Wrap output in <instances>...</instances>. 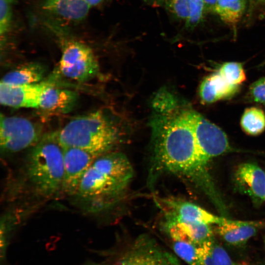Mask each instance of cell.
I'll return each mask as SVG.
<instances>
[{"label":"cell","mask_w":265,"mask_h":265,"mask_svg":"<svg viewBox=\"0 0 265 265\" xmlns=\"http://www.w3.org/2000/svg\"><path fill=\"white\" fill-rule=\"evenodd\" d=\"M154 164L194 184L211 200L222 215L227 207L216 188L196 143L189 110L157 116L152 122Z\"/></svg>","instance_id":"1"},{"label":"cell","mask_w":265,"mask_h":265,"mask_svg":"<svg viewBox=\"0 0 265 265\" xmlns=\"http://www.w3.org/2000/svg\"><path fill=\"white\" fill-rule=\"evenodd\" d=\"M25 174L37 195L50 198L61 192L64 176V149L55 133L45 134L28 154Z\"/></svg>","instance_id":"2"},{"label":"cell","mask_w":265,"mask_h":265,"mask_svg":"<svg viewBox=\"0 0 265 265\" xmlns=\"http://www.w3.org/2000/svg\"><path fill=\"white\" fill-rule=\"evenodd\" d=\"M55 133L63 148H80L96 157L111 152L118 139L114 126L99 111L76 117Z\"/></svg>","instance_id":"3"},{"label":"cell","mask_w":265,"mask_h":265,"mask_svg":"<svg viewBox=\"0 0 265 265\" xmlns=\"http://www.w3.org/2000/svg\"><path fill=\"white\" fill-rule=\"evenodd\" d=\"M96 159L85 173L74 195L83 209L92 213L113 205L128 184L114 176Z\"/></svg>","instance_id":"4"},{"label":"cell","mask_w":265,"mask_h":265,"mask_svg":"<svg viewBox=\"0 0 265 265\" xmlns=\"http://www.w3.org/2000/svg\"><path fill=\"white\" fill-rule=\"evenodd\" d=\"M43 136L39 128L28 119L1 114L0 146L1 153L11 154L32 147Z\"/></svg>","instance_id":"5"},{"label":"cell","mask_w":265,"mask_h":265,"mask_svg":"<svg viewBox=\"0 0 265 265\" xmlns=\"http://www.w3.org/2000/svg\"><path fill=\"white\" fill-rule=\"evenodd\" d=\"M59 70L68 79L84 82L96 76L99 66L89 46L80 41L71 40L63 45Z\"/></svg>","instance_id":"6"},{"label":"cell","mask_w":265,"mask_h":265,"mask_svg":"<svg viewBox=\"0 0 265 265\" xmlns=\"http://www.w3.org/2000/svg\"><path fill=\"white\" fill-rule=\"evenodd\" d=\"M189 117L198 147L206 161L235 151L225 133L217 126L192 110H189Z\"/></svg>","instance_id":"7"},{"label":"cell","mask_w":265,"mask_h":265,"mask_svg":"<svg viewBox=\"0 0 265 265\" xmlns=\"http://www.w3.org/2000/svg\"><path fill=\"white\" fill-rule=\"evenodd\" d=\"M118 265H180L176 257L147 236L138 238L122 253Z\"/></svg>","instance_id":"8"},{"label":"cell","mask_w":265,"mask_h":265,"mask_svg":"<svg viewBox=\"0 0 265 265\" xmlns=\"http://www.w3.org/2000/svg\"><path fill=\"white\" fill-rule=\"evenodd\" d=\"M157 204L164 213L166 221H183L218 225L231 219L218 216L192 203L174 198H157Z\"/></svg>","instance_id":"9"},{"label":"cell","mask_w":265,"mask_h":265,"mask_svg":"<svg viewBox=\"0 0 265 265\" xmlns=\"http://www.w3.org/2000/svg\"><path fill=\"white\" fill-rule=\"evenodd\" d=\"M63 149L64 176L61 192L74 196L85 173L97 157L80 148L66 147Z\"/></svg>","instance_id":"10"},{"label":"cell","mask_w":265,"mask_h":265,"mask_svg":"<svg viewBox=\"0 0 265 265\" xmlns=\"http://www.w3.org/2000/svg\"><path fill=\"white\" fill-rule=\"evenodd\" d=\"M51 82L12 85L0 82V102L15 108H39L42 95Z\"/></svg>","instance_id":"11"},{"label":"cell","mask_w":265,"mask_h":265,"mask_svg":"<svg viewBox=\"0 0 265 265\" xmlns=\"http://www.w3.org/2000/svg\"><path fill=\"white\" fill-rule=\"evenodd\" d=\"M234 181L236 188L249 196L256 206L265 202V172L258 164H239L234 173Z\"/></svg>","instance_id":"12"},{"label":"cell","mask_w":265,"mask_h":265,"mask_svg":"<svg viewBox=\"0 0 265 265\" xmlns=\"http://www.w3.org/2000/svg\"><path fill=\"white\" fill-rule=\"evenodd\" d=\"M91 8L84 0H43L41 5L46 15L67 23L82 21Z\"/></svg>","instance_id":"13"},{"label":"cell","mask_w":265,"mask_h":265,"mask_svg":"<svg viewBox=\"0 0 265 265\" xmlns=\"http://www.w3.org/2000/svg\"><path fill=\"white\" fill-rule=\"evenodd\" d=\"M165 227L173 241H183L198 246L213 239L210 225L183 221H165Z\"/></svg>","instance_id":"14"},{"label":"cell","mask_w":265,"mask_h":265,"mask_svg":"<svg viewBox=\"0 0 265 265\" xmlns=\"http://www.w3.org/2000/svg\"><path fill=\"white\" fill-rule=\"evenodd\" d=\"M263 223L255 221L230 219L216 225L215 231L226 243L233 246L243 245L255 236Z\"/></svg>","instance_id":"15"},{"label":"cell","mask_w":265,"mask_h":265,"mask_svg":"<svg viewBox=\"0 0 265 265\" xmlns=\"http://www.w3.org/2000/svg\"><path fill=\"white\" fill-rule=\"evenodd\" d=\"M239 89V86L229 83L216 71L203 80L199 88V95L202 102L211 104L231 98Z\"/></svg>","instance_id":"16"},{"label":"cell","mask_w":265,"mask_h":265,"mask_svg":"<svg viewBox=\"0 0 265 265\" xmlns=\"http://www.w3.org/2000/svg\"><path fill=\"white\" fill-rule=\"evenodd\" d=\"M77 98L74 91L57 88L52 84L44 92L39 108L49 111L68 112L74 106Z\"/></svg>","instance_id":"17"},{"label":"cell","mask_w":265,"mask_h":265,"mask_svg":"<svg viewBox=\"0 0 265 265\" xmlns=\"http://www.w3.org/2000/svg\"><path fill=\"white\" fill-rule=\"evenodd\" d=\"M45 74V68L41 64L28 63L7 73L0 82L12 85L37 83L42 81Z\"/></svg>","instance_id":"18"},{"label":"cell","mask_w":265,"mask_h":265,"mask_svg":"<svg viewBox=\"0 0 265 265\" xmlns=\"http://www.w3.org/2000/svg\"><path fill=\"white\" fill-rule=\"evenodd\" d=\"M257 0H218L214 12L225 24L235 27L246 10L249 2Z\"/></svg>","instance_id":"19"},{"label":"cell","mask_w":265,"mask_h":265,"mask_svg":"<svg viewBox=\"0 0 265 265\" xmlns=\"http://www.w3.org/2000/svg\"><path fill=\"white\" fill-rule=\"evenodd\" d=\"M197 253L202 265H233L230 256L213 239L197 246Z\"/></svg>","instance_id":"20"},{"label":"cell","mask_w":265,"mask_h":265,"mask_svg":"<svg viewBox=\"0 0 265 265\" xmlns=\"http://www.w3.org/2000/svg\"><path fill=\"white\" fill-rule=\"evenodd\" d=\"M243 131L250 135H257L265 130V113L261 108L250 107L246 108L240 119Z\"/></svg>","instance_id":"21"},{"label":"cell","mask_w":265,"mask_h":265,"mask_svg":"<svg viewBox=\"0 0 265 265\" xmlns=\"http://www.w3.org/2000/svg\"><path fill=\"white\" fill-rule=\"evenodd\" d=\"M217 72L226 81L235 85L239 86L246 80L243 66L239 62H225Z\"/></svg>","instance_id":"22"},{"label":"cell","mask_w":265,"mask_h":265,"mask_svg":"<svg viewBox=\"0 0 265 265\" xmlns=\"http://www.w3.org/2000/svg\"><path fill=\"white\" fill-rule=\"evenodd\" d=\"M175 253L189 265H202L197 253V246L186 241H173Z\"/></svg>","instance_id":"23"},{"label":"cell","mask_w":265,"mask_h":265,"mask_svg":"<svg viewBox=\"0 0 265 265\" xmlns=\"http://www.w3.org/2000/svg\"><path fill=\"white\" fill-rule=\"evenodd\" d=\"M164 7L175 20L185 24L189 17V0H166Z\"/></svg>","instance_id":"24"},{"label":"cell","mask_w":265,"mask_h":265,"mask_svg":"<svg viewBox=\"0 0 265 265\" xmlns=\"http://www.w3.org/2000/svg\"><path fill=\"white\" fill-rule=\"evenodd\" d=\"M189 17L185 27L192 30L203 21L207 11L203 0H189Z\"/></svg>","instance_id":"25"},{"label":"cell","mask_w":265,"mask_h":265,"mask_svg":"<svg viewBox=\"0 0 265 265\" xmlns=\"http://www.w3.org/2000/svg\"><path fill=\"white\" fill-rule=\"evenodd\" d=\"M15 0H0V34L5 36L9 31L12 18V6Z\"/></svg>","instance_id":"26"},{"label":"cell","mask_w":265,"mask_h":265,"mask_svg":"<svg viewBox=\"0 0 265 265\" xmlns=\"http://www.w3.org/2000/svg\"><path fill=\"white\" fill-rule=\"evenodd\" d=\"M248 96L251 101L265 104V77L259 79L251 84Z\"/></svg>","instance_id":"27"},{"label":"cell","mask_w":265,"mask_h":265,"mask_svg":"<svg viewBox=\"0 0 265 265\" xmlns=\"http://www.w3.org/2000/svg\"><path fill=\"white\" fill-rule=\"evenodd\" d=\"M207 12H214L218 0H203Z\"/></svg>","instance_id":"28"},{"label":"cell","mask_w":265,"mask_h":265,"mask_svg":"<svg viewBox=\"0 0 265 265\" xmlns=\"http://www.w3.org/2000/svg\"><path fill=\"white\" fill-rule=\"evenodd\" d=\"M143 1L151 6L159 7L164 6L166 0H143Z\"/></svg>","instance_id":"29"},{"label":"cell","mask_w":265,"mask_h":265,"mask_svg":"<svg viewBox=\"0 0 265 265\" xmlns=\"http://www.w3.org/2000/svg\"><path fill=\"white\" fill-rule=\"evenodd\" d=\"M91 7L96 6L102 4L106 0H84Z\"/></svg>","instance_id":"30"},{"label":"cell","mask_w":265,"mask_h":265,"mask_svg":"<svg viewBox=\"0 0 265 265\" xmlns=\"http://www.w3.org/2000/svg\"><path fill=\"white\" fill-rule=\"evenodd\" d=\"M233 265H249L244 262H239V263H234Z\"/></svg>","instance_id":"31"},{"label":"cell","mask_w":265,"mask_h":265,"mask_svg":"<svg viewBox=\"0 0 265 265\" xmlns=\"http://www.w3.org/2000/svg\"><path fill=\"white\" fill-rule=\"evenodd\" d=\"M88 265H104V264H90Z\"/></svg>","instance_id":"32"},{"label":"cell","mask_w":265,"mask_h":265,"mask_svg":"<svg viewBox=\"0 0 265 265\" xmlns=\"http://www.w3.org/2000/svg\"><path fill=\"white\" fill-rule=\"evenodd\" d=\"M264 250H265V236L264 238Z\"/></svg>","instance_id":"33"}]
</instances>
